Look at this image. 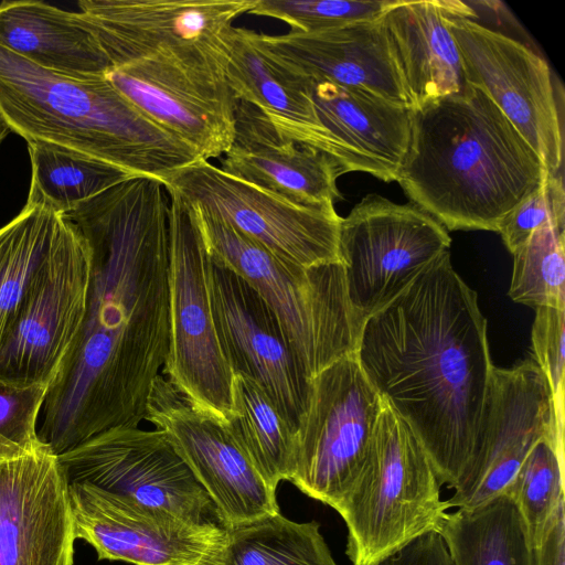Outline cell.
Returning a JSON list of instances; mask_svg holds the SVG:
<instances>
[{
  "instance_id": "83f0119b",
  "label": "cell",
  "mask_w": 565,
  "mask_h": 565,
  "mask_svg": "<svg viewBox=\"0 0 565 565\" xmlns=\"http://www.w3.org/2000/svg\"><path fill=\"white\" fill-rule=\"evenodd\" d=\"M438 532L455 565H534L523 519L505 492L478 507L447 512Z\"/></svg>"
},
{
  "instance_id": "5b68a950",
  "label": "cell",
  "mask_w": 565,
  "mask_h": 565,
  "mask_svg": "<svg viewBox=\"0 0 565 565\" xmlns=\"http://www.w3.org/2000/svg\"><path fill=\"white\" fill-rule=\"evenodd\" d=\"M192 207L211 258L239 275L262 297L309 381L355 353L363 323L351 308L341 262L311 267L292 264L226 222Z\"/></svg>"
},
{
  "instance_id": "cb8c5ba5",
  "label": "cell",
  "mask_w": 565,
  "mask_h": 565,
  "mask_svg": "<svg viewBox=\"0 0 565 565\" xmlns=\"http://www.w3.org/2000/svg\"><path fill=\"white\" fill-rule=\"evenodd\" d=\"M308 78L320 122L338 141L348 172L397 181L412 128V109L360 89Z\"/></svg>"
},
{
  "instance_id": "9a60e30c",
  "label": "cell",
  "mask_w": 565,
  "mask_h": 565,
  "mask_svg": "<svg viewBox=\"0 0 565 565\" xmlns=\"http://www.w3.org/2000/svg\"><path fill=\"white\" fill-rule=\"evenodd\" d=\"M89 278V248L68 218L0 349V382L50 386L83 323Z\"/></svg>"
},
{
  "instance_id": "8992f818",
  "label": "cell",
  "mask_w": 565,
  "mask_h": 565,
  "mask_svg": "<svg viewBox=\"0 0 565 565\" xmlns=\"http://www.w3.org/2000/svg\"><path fill=\"white\" fill-rule=\"evenodd\" d=\"M440 487L422 443L384 401L360 471L334 509L348 529L352 565H375L438 531L448 511Z\"/></svg>"
},
{
  "instance_id": "8d00e7d4",
  "label": "cell",
  "mask_w": 565,
  "mask_h": 565,
  "mask_svg": "<svg viewBox=\"0 0 565 565\" xmlns=\"http://www.w3.org/2000/svg\"><path fill=\"white\" fill-rule=\"evenodd\" d=\"M532 326L534 360L545 374L553 397L556 431L564 441L565 309H535Z\"/></svg>"
},
{
  "instance_id": "7a4b0ae2",
  "label": "cell",
  "mask_w": 565,
  "mask_h": 565,
  "mask_svg": "<svg viewBox=\"0 0 565 565\" xmlns=\"http://www.w3.org/2000/svg\"><path fill=\"white\" fill-rule=\"evenodd\" d=\"M355 355L422 443L440 484L455 489L473 452L494 365L477 294L449 250L364 320Z\"/></svg>"
},
{
  "instance_id": "f35d334b",
  "label": "cell",
  "mask_w": 565,
  "mask_h": 565,
  "mask_svg": "<svg viewBox=\"0 0 565 565\" xmlns=\"http://www.w3.org/2000/svg\"><path fill=\"white\" fill-rule=\"evenodd\" d=\"M534 565H565V504H563L543 541L534 548Z\"/></svg>"
},
{
  "instance_id": "e0dca14e",
  "label": "cell",
  "mask_w": 565,
  "mask_h": 565,
  "mask_svg": "<svg viewBox=\"0 0 565 565\" xmlns=\"http://www.w3.org/2000/svg\"><path fill=\"white\" fill-rule=\"evenodd\" d=\"M145 420L168 437L227 527L279 513L276 490L255 469L227 423L196 407L161 373Z\"/></svg>"
},
{
  "instance_id": "8fae6325",
  "label": "cell",
  "mask_w": 565,
  "mask_h": 565,
  "mask_svg": "<svg viewBox=\"0 0 565 565\" xmlns=\"http://www.w3.org/2000/svg\"><path fill=\"white\" fill-rule=\"evenodd\" d=\"M161 180L188 204L226 222L280 258L302 267L340 262L342 217L334 206L291 202L204 159Z\"/></svg>"
},
{
  "instance_id": "1f68e13d",
  "label": "cell",
  "mask_w": 565,
  "mask_h": 565,
  "mask_svg": "<svg viewBox=\"0 0 565 565\" xmlns=\"http://www.w3.org/2000/svg\"><path fill=\"white\" fill-rule=\"evenodd\" d=\"M503 492L513 500L536 548L565 504L564 450L552 438L540 440Z\"/></svg>"
},
{
  "instance_id": "ffe728a7",
  "label": "cell",
  "mask_w": 565,
  "mask_h": 565,
  "mask_svg": "<svg viewBox=\"0 0 565 565\" xmlns=\"http://www.w3.org/2000/svg\"><path fill=\"white\" fill-rule=\"evenodd\" d=\"M256 0H81L111 65L163 50L223 47Z\"/></svg>"
},
{
  "instance_id": "ab89813d",
  "label": "cell",
  "mask_w": 565,
  "mask_h": 565,
  "mask_svg": "<svg viewBox=\"0 0 565 565\" xmlns=\"http://www.w3.org/2000/svg\"><path fill=\"white\" fill-rule=\"evenodd\" d=\"M10 132H12V130H11L7 119L0 111V146Z\"/></svg>"
},
{
  "instance_id": "6da1fadb",
  "label": "cell",
  "mask_w": 565,
  "mask_h": 565,
  "mask_svg": "<svg viewBox=\"0 0 565 565\" xmlns=\"http://www.w3.org/2000/svg\"><path fill=\"white\" fill-rule=\"evenodd\" d=\"M170 194L131 177L66 216L90 253L87 307L50 384L38 435L55 455L116 427H138L169 347Z\"/></svg>"
},
{
  "instance_id": "836d02e7",
  "label": "cell",
  "mask_w": 565,
  "mask_h": 565,
  "mask_svg": "<svg viewBox=\"0 0 565 565\" xmlns=\"http://www.w3.org/2000/svg\"><path fill=\"white\" fill-rule=\"evenodd\" d=\"M390 0H256L248 14L273 18L310 33L380 17Z\"/></svg>"
},
{
  "instance_id": "d6a6232c",
  "label": "cell",
  "mask_w": 565,
  "mask_h": 565,
  "mask_svg": "<svg viewBox=\"0 0 565 565\" xmlns=\"http://www.w3.org/2000/svg\"><path fill=\"white\" fill-rule=\"evenodd\" d=\"M564 225L536 230L513 254L510 298L534 309H565Z\"/></svg>"
},
{
  "instance_id": "9c48e42d",
  "label": "cell",
  "mask_w": 565,
  "mask_h": 565,
  "mask_svg": "<svg viewBox=\"0 0 565 565\" xmlns=\"http://www.w3.org/2000/svg\"><path fill=\"white\" fill-rule=\"evenodd\" d=\"M383 403L355 353L321 371L295 434L289 481L335 509L360 471Z\"/></svg>"
},
{
  "instance_id": "74e56055",
  "label": "cell",
  "mask_w": 565,
  "mask_h": 565,
  "mask_svg": "<svg viewBox=\"0 0 565 565\" xmlns=\"http://www.w3.org/2000/svg\"><path fill=\"white\" fill-rule=\"evenodd\" d=\"M375 565H455L438 531L426 532Z\"/></svg>"
},
{
  "instance_id": "7402d4cb",
  "label": "cell",
  "mask_w": 565,
  "mask_h": 565,
  "mask_svg": "<svg viewBox=\"0 0 565 565\" xmlns=\"http://www.w3.org/2000/svg\"><path fill=\"white\" fill-rule=\"evenodd\" d=\"M218 168L301 205L331 207L342 199L329 156L284 135L262 109L242 100H235L233 140Z\"/></svg>"
},
{
  "instance_id": "4316f807",
  "label": "cell",
  "mask_w": 565,
  "mask_h": 565,
  "mask_svg": "<svg viewBox=\"0 0 565 565\" xmlns=\"http://www.w3.org/2000/svg\"><path fill=\"white\" fill-rule=\"evenodd\" d=\"M67 223L65 214L26 202L0 227V349Z\"/></svg>"
},
{
  "instance_id": "ac0fdd59",
  "label": "cell",
  "mask_w": 565,
  "mask_h": 565,
  "mask_svg": "<svg viewBox=\"0 0 565 565\" xmlns=\"http://www.w3.org/2000/svg\"><path fill=\"white\" fill-rule=\"evenodd\" d=\"M210 295L232 373L255 381L296 434L307 408L310 381L278 319L245 279L212 258Z\"/></svg>"
},
{
  "instance_id": "4fadbf2b",
  "label": "cell",
  "mask_w": 565,
  "mask_h": 565,
  "mask_svg": "<svg viewBox=\"0 0 565 565\" xmlns=\"http://www.w3.org/2000/svg\"><path fill=\"white\" fill-rule=\"evenodd\" d=\"M556 431L552 392L534 359L510 369L493 366L471 459L445 500L447 509H471L501 494L532 448Z\"/></svg>"
},
{
  "instance_id": "4dcf8cb0",
  "label": "cell",
  "mask_w": 565,
  "mask_h": 565,
  "mask_svg": "<svg viewBox=\"0 0 565 565\" xmlns=\"http://www.w3.org/2000/svg\"><path fill=\"white\" fill-rule=\"evenodd\" d=\"M223 565H338L316 521L280 513L228 527Z\"/></svg>"
},
{
  "instance_id": "603a6c76",
  "label": "cell",
  "mask_w": 565,
  "mask_h": 565,
  "mask_svg": "<svg viewBox=\"0 0 565 565\" xmlns=\"http://www.w3.org/2000/svg\"><path fill=\"white\" fill-rule=\"evenodd\" d=\"M225 81L234 100L262 109L280 132L326 153L340 175L347 173L338 141L318 118L308 78L270 54L256 31H228Z\"/></svg>"
},
{
  "instance_id": "d4e9b609",
  "label": "cell",
  "mask_w": 565,
  "mask_h": 565,
  "mask_svg": "<svg viewBox=\"0 0 565 565\" xmlns=\"http://www.w3.org/2000/svg\"><path fill=\"white\" fill-rule=\"evenodd\" d=\"M0 45L42 68L77 79L103 78L113 66L82 12L42 1L0 3Z\"/></svg>"
},
{
  "instance_id": "2e32d148",
  "label": "cell",
  "mask_w": 565,
  "mask_h": 565,
  "mask_svg": "<svg viewBox=\"0 0 565 565\" xmlns=\"http://www.w3.org/2000/svg\"><path fill=\"white\" fill-rule=\"evenodd\" d=\"M75 537L98 559L134 565H223L228 529L182 519L88 483L72 482Z\"/></svg>"
},
{
  "instance_id": "44dd1931",
  "label": "cell",
  "mask_w": 565,
  "mask_h": 565,
  "mask_svg": "<svg viewBox=\"0 0 565 565\" xmlns=\"http://www.w3.org/2000/svg\"><path fill=\"white\" fill-rule=\"evenodd\" d=\"M382 14L324 31L257 32V38L270 54L306 77L413 109Z\"/></svg>"
},
{
  "instance_id": "30bf717a",
  "label": "cell",
  "mask_w": 565,
  "mask_h": 565,
  "mask_svg": "<svg viewBox=\"0 0 565 565\" xmlns=\"http://www.w3.org/2000/svg\"><path fill=\"white\" fill-rule=\"evenodd\" d=\"M447 230L417 205L367 194L342 217L339 237L348 298L363 323L449 250Z\"/></svg>"
},
{
  "instance_id": "5bb4252c",
  "label": "cell",
  "mask_w": 565,
  "mask_h": 565,
  "mask_svg": "<svg viewBox=\"0 0 565 565\" xmlns=\"http://www.w3.org/2000/svg\"><path fill=\"white\" fill-rule=\"evenodd\" d=\"M446 21L461 56L466 83L488 95L550 174H561L562 122L545 60L518 40L475 20L446 13Z\"/></svg>"
},
{
  "instance_id": "f546056e",
  "label": "cell",
  "mask_w": 565,
  "mask_h": 565,
  "mask_svg": "<svg viewBox=\"0 0 565 565\" xmlns=\"http://www.w3.org/2000/svg\"><path fill=\"white\" fill-rule=\"evenodd\" d=\"M31 184L26 202L67 214L134 175L83 152L45 141L28 142Z\"/></svg>"
},
{
  "instance_id": "e575fe53",
  "label": "cell",
  "mask_w": 565,
  "mask_h": 565,
  "mask_svg": "<svg viewBox=\"0 0 565 565\" xmlns=\"http://www.w3.org/2000/svg\"><path fill=\"white\" fill-rule=\"evenodd\" d=\"M49 387L0 382V457L31 450L43 443L38 426Z\"/></svg>"
},
{
  "instance_id": "484cf974",
  "label": "cell",
  "mask_w": 565,
  "mask_h": 565,
  "mask_svg": "<svg viewBox=\"0 0 565 565\" xmlns=\"http://www.w3.org/2000/svg\"><path fill=\"white\" fill-rule=\"evenodd\" d=\"M382 18L413 109L463 89L462 61L441 0H390Z\"/></svg>"
},
{
  "instance_id": "52a82bcc",
  "label": "cell",
  "mask_w": 565,
  "mask_h": 565,
  "mask_svg": "<svg viewBox=\"0 0 565 565\" xmlns=\"http://www.w3.org/2000/svg\"><path fill=\"white\" fill-rule=\"evenodd\" d=\"M168 191L169 347L162 374L196 407L227 423L233 373L213 315L211 256L193 207L174 191Z\"/></svg>"
},
{
  "instance_id": "ba28073f",
  "label": "cell",
  "mask_w": 565,
  "mask_h": 565,
  "mask_svg": "<svg viewBox=\"0 0 565 565\" xmlns=\"http://www.w3.org/2000/svg\"><path fill=\"white\" fill-rule=\"evenodd\" d=\"M227 46L163 50L114 65L106 79L138 110L193 148L221 158L234 135Z\"/></svg>"
},
{
  "instance_id": "d6986e66",
  "label": "cell",
  "mask_w": 565,
  "mask_h": 565,
  "mask_svg": "<svg viewBox=\"0 0 565 565\" xmlns=\"http://www.w3.org/2000/svg\"><path fill=\"white\" fill-rule=\"evenodd\" d=\"M70 484L44 443L0 457V565H73Z\"/></svg>"
},
{
  "instance_id": "277c9868",
  "label": "cell",
  "mask_w": 565,
  "mask_h": 565,
  "mask_svg": "<svg viewBox=\"0 0 565 565\" xmlns=\"http://www.w3.org/2000/svg\"><path fill=\"white\" fill-rule=\"evenodd\" d=\"M0 111L28 142L63 146L134 175L163 179L201 157L107 79L42 68L0 45Z\"/></svg>"
},
{
  "instance_id": "7c38bea8",
  "label": "cell",
  "mask_w": 565,
  "mask_h": 565,
  "mask_svg": "<svg viewBox=\"0 0 565 565\" xmlns=\"http://www.w3.org/2000/svg\"><path fill=\"white\" fill-rule=\"evenodd\" d=\"M57 457L68 483H88L191 522L227 527L211 497L159 429L111 428Z\"/></svg>"
},
{
  "instance_id": "f1b7e54d",
  "label": "cell",
  "mask_w": 565,
  "mask_h": 565,
  "mask_svg": "<svg viewBox=\"0 0 565 565\" xmlns=\"http://www.w3.org/2000/svg\"><path fill=\"white\" fill-rule=\"evenodd\" d=\"M233 436L273 488L290 480L294 468L295 431L271 398L252 379L233 374L232 415L227 422Z\"/></svg>"
},
{
  "instance_id": "d590c367",
  "label": "cell",
  "mask_w": 565,
  "mask_h": 565,
  "mask_svg": "<svg viewBox=\"0 0 565 565\" xmlns=\"http://www.w3.org/2000/svg\"><path fill=\"white\" fill-rule=\"evenodd\" d=\"M565 225V191L562 174L546 172L541 184L500 222L498 233L514 253L540 227Z\"/></svg>"
},
{
  "instance_id": "3957f363",
  "label": "cell",
  "mask_w": 565,
  "mask_h": 565,
  "mask_svg": "<svg viewBox=\"0 0 565 565\" xmlns=\"http://www.w3.org/2000/svg\"><path fill=\"white\" fill-rule=\"evenodd\" d=\"M546 172L488 95L466 84L457 94L412 109L397 182L413 204L447 230L498 232Z\"/></svg>"
}]
</instances>
